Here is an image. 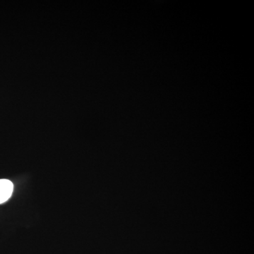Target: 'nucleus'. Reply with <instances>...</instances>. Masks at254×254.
I'll use <instances>...</instances> for the list:
<instances>
[{"mask_svg":"<svg viewBox=\"0 0 254 254\" xmlns=\"http://www.w3.org/2000/svg\"><path fill=\"white\" fill-rule=\"evenodd\" d=\"M14 190L12 182L8 180H0V204L7 201Z\"/></svg>","mask_w":254,"mask_h":254,"instance_id":"obj_1","label":"nucleus"}]
</instances>
